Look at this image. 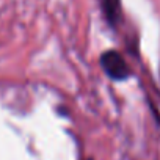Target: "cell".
<instances>
[{
    "label": "cell",
    "mask_w": 160,
    "mask_h": 160,
    "mask_svg": "<svg viewBox=\"0 0 160 160\" xmlns=\"http://www.w3.org/2000/svg\"><path fill=\"white\" fill-rule=\"evenodd\" d=\"M101 66L113 80H124L129 77V68L124 58L116 50H107L101 55Z\"/></svg>",
    "instance_id": "6da1fadb"
},
{
    "label": "cell",
    "mask_w": 160,
    "mask_h": 160,
    "mask_svg": "<svg viewBox=\"0 0 160 160\" xmlns=\"http://www.w3.org/2000/svg\"><path fill=\"white\" fill-rule=\"evenodd\" d=\"M101 5H102V10H104L110 25H116V22L121 18V3H119V0H101Z\"/></svg>",
    "instance_id": "7a4b0ae2"
}]
</instances>
